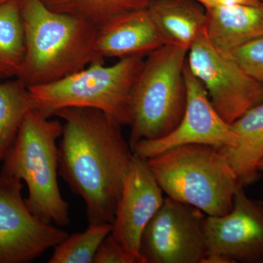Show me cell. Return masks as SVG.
<instances>
[{"label": "cell", "instance_id": "ac0fdd59", "mask_svg": "<svg viewBox=\"0 0 263 263\" xmlns=\"http://www.w3.org/2000/svg\"><path fill=\"white\" fill-rule=\"evenodd\" d=\"M36 109L28 86L19 80L0 84V161L13 144L24 118Z\"/></svg>", "mask_w": 263, "mask_h": 263}, {"label": "cell", "instance_id": "5bb4252c", "mask_svg": "<svg viewBox=\"0 0 263 263\" xmlns=\"http://www.w3.org/2000/svg\"><path fill=\"white\" fill-rule=\"evenodd\" d=\"M205 32L212 46L228 54L263 35V2L258 5L205 6Z\"/></svg>", "mask_w": 263, "mask_h": 263}, {"label": "cell", "instance_id": "277c9868", "mask_svg": "<svg viewBox=\"0 0 263 263\" xmlns=\"http://www.w3.org/2000/svg\"><path fill=\"white\" fill-rule=\"evenodd\" d=\"M146 160L167 197L207 216L228 214L242 186L226 156L209 145L176 146Z\"/></svg>", "mask_w": 263, "mask_h": 263}, {"label": "cell", "instance_id": "4fadbf2b", "mask_svg": "<svg viewBox=\"0 0 263 263\" xmlns=\"http://www.w3.org/2000/svg\"><path fill=\"white\" fill-rule=\"evenodd\" d=\"M164 45L163 39L146 9L120 15L99 27L95 50L103 60H121L147 56Z\"/></svg>", "mask_w": 263, "mask_h": 263}, {"label": "cell", "instance_id": "5b68a950", "mask_svg": "<svg viewBox=\"0 0 263 263\" xmlns=\"http://www.w3.org/2000/svg\"><path fill=\"white\" fill-rule=\"evenodd\" d=\"M143 60L127 57L109 66L94 62L60 80L29 86V93L36 109L48 117L63 108H93L130 126L132 91Z\"/></svg>", "mask_w": 263, "mask_h": 263}, {"label": "cell", "instance_id": "44dd1931", "mask_svg": "<svg viewBox=\"0 0 263 263\" xmlns=\"http://www.w3.org/2000/svg\"><path fill=\"white\" fill-rule=\"evenodd\" d=\"M256 80L263 82V35L228 53Z\"/></svg>", "mask_w": 263, "mask_h": 263}, {"label": "cell", "instance_id": "9a60e30c", "mask_svg": "<svg viewBox=\"0 0 263 263\" xmlns=\"http://www.w3.org/2000/svg\"><path fill=\"white\" fill-rule=\"evenodd\" d=\"M147 10L164 44L190 49L205 30L206 10L195 0H153Z\"/></svg>", "mask_w": 263, "mask_h": 263}, {"label": "cell", "instance_id": "ba28073f", "mask_svg": "<svg viewBox=\"0 0 263 263\" xmlns=\"http://www.w3.org/2000/svg\"><path fill=\"white\" fill-rule=\"evenodd\" d=\"M207 215L165 197L142 235L143 263H202L208 254Z\"/></svg>", "mask_w": 263, "mask_h": 263}, {"label": "cell", "instance_id": "8fae6325", "mask_svg": "<svg viewBox=\"0 0 263 263\" xmlns=\"http://www.w3.org/2000/svg\"><path fill=\"white\" fill-rule=\"evenodd\" d=\"M186 104L179 125L167 136L143 140L132 148L133 154L147 160L164 151L188 144H204L217 149L235 146L236 136L231 125L216 111L203 85L188 68L184 67Z\"/></svg>", "mask_w": 263, "mask_h": 263}, {"label": "cell", "instance_id": "ffe728a7", "mask_svg": "<svg viewBox=\"0 0 263 263\" xmlns=\"http://www.w3.org/2000/svg\"><path fill=\"white\" fill-rule=\"evenodd\" d=\"M111 223L89 224L81 233L68 235L54 247L49 263H91L103 240L111 233Z\"/></svg>", "mask_w": 263, "mask_h": 263}, {"label": "cell", "instance_id": "9c48e42d", "mask_svg": "<svg viewBox=\"0 0 263 263\" xmlns=\"http://www.w3.org/2000/svg\"><path fill=\"white\" fill-rule=\"evenodd\" d=\"M22 180L0 175V263H29L68 234L29 211Z\"/></svg>", "mask_w": 263, "mask_h": 263}, {"label": "cell", "instance_id": "30bf717a", "mask_svg": "<svg viewBox=\"0 0 263 263\" xmlns=\"http://www.w3.org/2000/svg\"><path fill=\"white\" fill-rule=\"evenodd\" d=\"M206 257L202 263L263 262V201L240 186L233 207L222 216H207Z\"/></svg>", "mask_w": 263, "mask_h": 263}, {"label": "cell", "instance_id": "52a82bcc", "mask_svg": "<svg viewBox=\"0 0 263 263\" xmlns=\"http://www.w3.org/2000/svg\"><path fill=\"white\" fill-rule=\"evenodd\" d=\"M186 65L203 85L217 113L228 124L263 103V82L249 76L231 57L214 48L205 30L189 49Z\"/></svg>", "mask_w": 263, "mask_h": 263}, {"label": "cell", "instance_id": "7c38bea8", "mask_svg": "<svg viewBox=\"0 0 263 263\" xmlns=\"http://www.w3.org/2000/svg\"><path fill=\"white\" fill-rule=\"evenodd\" d=\"M164 199L163 191L146 160L134 154L116 209L111 231L133 263H143L140 254L142 235Z\"/></svg>", "mask_w": 263, "mask_h": 263}, {"label": "cell", "instance_id": "d6986e66", "mask_svg": "<svg viewBox=\"0 0 263 263\" xmlns=\"http://www.w3.org/2000/svg\"><path fill=\"white\" fill-rule=\"evenodd\" d=\"M55 11L76 15L100 27L120 15L148 9L153 0H43Z\"/></svg>", "mask_w": 263, "mask_h": 263}, {"label": "cell", "instance_id": "3957f363", "mask_svg": "<svg viewBox=\"0 0 263 263\" xmlns=\"http://www.w3.org/2000/svg\"><path fill=\"white\" fill-rule=\"evenodd\" d=\"M37 109L24 118L13 144L3 159L0 175L22 180L28 188L29 211L44 222L70 224L69 205L58 184V146L63 125Z\"/></svg>", "mask_w": 263, "mask_h": 263}, {"label": "cell", "instance_id": "6da1fadb", "mask_svg": "<svg viewBox=\"0 0 263 263\" xmlns=\"http://www.w3.org/2000/svg\"><path fill=\"white\" fill-rule=\"evenodd\" d=\"M65 121L58 146V174L82 197L89 224H113L133 151L122 127L97 109L55 112Z\"/></svg>", "mask_w": 263, "mask_h": 263}, {"label": "cell", "instance_id": "603a6c76", "mask_svg": "<svg viewBox=\"0 0 263 263\" xmlns=\"http://www.w3.org/2000/svg\"><path fill=\"white\" fill-rule=\"evenodd\" d=\"M204 6L208 5L245 4L258 5L262 3L263 0H195Z\"/></svg>", "mask_w": 263, "mask_h": 263}, {"label": "cell", "instance_id": "7402d4cb", "mask_svg": "<svg viewBox=\"0 0 263 263\" xmlns=\"http://www.w3.org/2000/svg\"><path fill=\"white\" fill-rule=\"evenodd\" d=\"M94 263H133V260L122 246L110 233L101 245L95 254Z\"/></svg>", "mask_w": 263, "mask_h": 263}, {"label": "cell", "instance_id": "cb8c5ba5", "mask_svg": "<svg viewBox=\"0 0 263 263\" xmlns=\"http://www.w3.org/2000/svg\"><path fill=\"white\" fill-rule=\"evenodd\" d=\"M257 170H258L259 172H263V158L257 164Z\"/></svg>", "mask_w": 263, "mask_h": 263}, {"label": "cell", "instance_id": "2e32d148", "mask_svg": "<svg viewBox=\"0 0 263 263\" xmlns=\"http://www.w3.org/2000/svg\"><path fill=\"white\" fill-rule=\"evenodd\" d=\"M236 144L219 149L228 160L243 187L261 177L257 164L263 158V103L246 112L230 124Z\"/></svg>", "mask_w": 263, "mask_h": 263}, {"label": "cell", "instance_id": "8992f818", "mask_svg": "<svg viewBox=\"0 0 263 263\" xmlns=\"http://www.w3.org/2000/svg\"><path fill=\"white\" fill-rule=\"evenodd\" d=\"M188 51L165 44L143 60L131 94V149L143 140L167 136L179 125L186 104Z\"/></svg>", "mask_w": 263, "mask_h": 263}, {"label": "cell", "instance_id": "d4e9b609", "mask_svg": "<svg viewBox=\"0 0 263 263\" xmlns=\"http://www.w3.org/2000/svg\"><path fill=\"white\" fill-rule=\"evenodd\" d=\"M9 1V0H0V5L3 4V3H6V2Z\"/></svg>", "mask_w": 263, "mask_h": 263}, {"label": "cell", "instance_id": "7a4b0ae2", "mask_svg": "<svg viewBox=\"0 0 263 263\" xmlns=\"http://www.w3.org/2000/svg\"><path fill=\"white\" fill-rule=\"evenodd\" d=\"M25 57L19 80L32 86L53 82L104 62L95 50L99 27L55 11L43 0H20Z\"/></svg>", "mask_w": 263, "mask_h": 263}, {"label": "cell", "instance_id": "e0dca14e", "mask_svg": "<svg viewBox=\"0 0 263 263\" xmlns=\"http://www.w3.org/2000/svg\"><path fill=\"white\" fill-rule=\"evenodd\" d=\"M20 0L0 5V77L18 78L25 57Z\"/></svg>", "mask_w": 263, "mask_h": 263}]
</instances>
